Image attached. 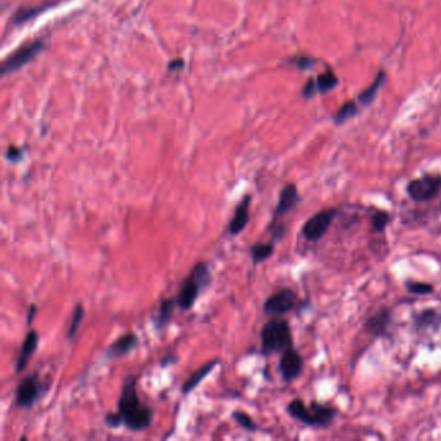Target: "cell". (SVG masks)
Segmentation results:
<instances>
[{"label": "cell", "instance_id": "cb8c5ba5", "mask_svg": "<svg viewBox=\"0 0 441 441\" xmlns=\"http://www.w3.org/2000/svg\"><path fill=\"white\" fill-rule=\"evenodd\" d=\"M405 289L411 295H430L435 291L433 283L414 280L407 281L405 282Z\"/></svg>", "mask_w": 441, "mask_h": 441}, {"label": "cell", "instance_id": "277c9868", "mask_svg": "<svg viewBox=\"0 0 441 441\" xmlns=\"http://www.w3.org/2000/svg\"><path fill=\"white\" fill-rule=\"evenodd\" d=\"M211 276L209 267L205 263H197L194 265L177 294V307L181 311H189L200 297V293L209 286Z\"/></svg>", "mask_w": 441, "mask_h": 441}, {"label": "cell", "instance_id": "f546056e", "mask_svg": "<svg viewBox=\"0 0 441 441\" xmlns=\"http://www.w3.org/2000/svg\"><path fill=\"white\" fill-rule=\"evenodd\" d=\"M271 229H272L273 241L281 240L285 236L286 231H288L286 225L282 224V223H280V224H272Z\"/></svg>", "mask_w": 441, "mask_h": 441}, {"label": "cell", "instance_id": "1f68e13d", "mask_svg": "<svg viewBox=\"0 0 441 441\" xmlns=\"http://www.w3.org/2000/svg\"><path fill=\"white\" fill-rule=\"evenodd\" d=\"M177 356L175 354H169V356H166V357H163V360L160 361V366L162 368H165V366H169L171 364H174V362H177Z\"/></svg>", "mask_w": 441, "mask_h": 441}, {"label": "cell", "instance_id": "4dcf8cb0", "mask_svg": "<svg viewBox=\"0 0 441 441\" xmlns=\"http://www.w3.org/2000/svg\"><path fill=\"white\" fill-rule=\"evenodd\" d=\"M21 155H23V153L17 148H9L8 153H7V158L11 162H18L21 160Z\"/></svg>", "mask_w": 441, "mask_h": 441}, {"label": "cell", "instance_id": "44dd1931", "mask_svg": "<svg viewBox=\"0 0 441 441\" xmlns=\"http://www.w3.org/2000/svg\"><path fill=\"white\" fill-rule=\"evenodd\" d=\"M314 79H316L319 94H328L330 91L337 89L338 83H339L337 75L330 69H328L326 72H321L320 75H317Z\"/></svg>", "mask_w": 441, "mask_h": 441}, {"label": "cell", "instance_id": "4fadbf2b", "mask_svg": "<svg viewBox=\"0 0 441 441\" xmlns=\"http://www.w3.org/2000/svg\"><path fill=\"white\" fill-rule=\"evenodd\" d=\"M251 200H253L251 196L246 194L241 200L240 203L237 205L236 210H234V217H233L231 223H229V233L232 236H238L248 226L250 219L249 210Z\"/></svg>", "mask_w": 441, "mask_h": 441}, {"label": "cell", "instance_id": "7a4b0ae2", "mask_svg": "<svg viewBox=\"0 0 441 441\" xmlns=\"http://www.w3.org/2000/svg\"><path fill=\"white\" fill-rule=\"evenodd\" d=\"M288 414L298 422L317 428H328L334 423L338 417L337 408H333L326 404H321L319 401H312L308 407L305 401L294 399L288 404Z\"/></svg>", "mask_w": 441, "mask_h": 441}, {"label": "cell", "instance_id": "ac0fdd59", "mask_svg": "<svg viewBox=\"0 0 441 441\" xmlns=\"http://www.w3.org/2000/svg\"><path fill=\"white\" fill-rule=\"evenodd\" d=\"M177 298H169V299L162 300L158 313L154 319V325L157 329H165L169 325V322L172 319L175 309H177Z\"/></svg>", "mask_w": 441, "mask_h": 441}, {"label": "cell", "instance_id": "9c48e42d", "mask_svg": "<svg viewBox=\"0 0 441 441\" xmlns=\"http://www.w3.org/2000/svg\"><path fill=\"white\" fill-rule=\"evenodd\" d=\"M392 311L387 307H383V308H379L377 312L370 314L369 317L365 320L364 328L371 337L381 339V338L390 337V330L392 328Z\"/></svg>", "mask_w": 441, "mask_h": 441}, {"label": "cell", "instance_id": "83f0119b", "mask_svg": "<svg viewBox=\"0 0 441 441\" xmlns=\"http://www.w3.org/2000/svg\"><path fill=\"white\" fill-rule=\"evenodd\" d=\"M104 422L109 428H120V426L123 425V418L120 416V411L109 413L105 416Z\"/></svg>", "mask_w": 441, "mask_h": 441}, {"label": "cell", "instance_id": "ba28073f", "mask_svg": "<svg viewBox=\"0 0 441 441\" xmlns=\"http://www.w3.org/2000/svg\"><path fill=\"white\" fill-rule=\"evenodd\" d=\"M303 369H305L303 356L298 352L294 347H290L285 352H282L279 370H280L281 377L286 383L297 381L298 378L302 376Z\"/></svg>", "mask_w": 441, "mask_h": 441}, {"label": "cell", "instance_id": "e0dca14e", "mask_svg": "<svg viewBox=\"0 0 441 441\" xmlns=\"http://www.w3.org/2000/svg\"><path fill=\"white\" fill-rule=\"evenodd\" d=\"M219 364H220V360L214 359V360L206 362L203 366H200V369L196 370L191 378L183 385V388H181L183 395H189L192 391H194L197 388V385H200V382L207 377Z\"/></svg>", "mask_w": 441, "mask_h": 441}, {"label": "cell", "instance_id": "d6986e66", "mask_svg": "<svg viewBox=\"0 0 441 441\" xmlns=\"http://www.w3.org/2000/svg\"><path fill=\"white\" fill-rule=\"evenodd\" d=\"M385 79H387V75L383 70L377 72L376 79L373 80V83L370 84L369 87L364 89L357 97V103L364 105V106H369L376 100L379 89H382V86L385 84Z\"/></svg>", "mask_w": 441, "mask_h": 441}, {"label": "cell", "instance_id": "3957f363", "mask_svg": "<svg viewBox=\"0 0 441 441\" xmlns=\"http://www.w3.org/2000/svg\"><path fill=\"white\" fill-rule=\"evenodd\" d=\"M262 352L264 354L285 352L293 347V334L289 321L280 317H273L265 322L260 331Z\"/></svg>", "mask_w": 441, "mask_h": 441}, {"label": "cell", "instance_id": "8992f818", "mask_svg": "<svg viewBox=\"0 0 441 441\" xmlns=\"http://www.w3.org/2000/svg\"><path fill=\"white\" fill-rule=\"evenodd\" d=\"M337 215L338 210L335 207L321 210L319 212H316L302 226L303 237L308 242H319L322 240L329 231Z\"/></svg>", "mask_w": 441, "mask_h": 441}, {"label": "cell", "instance_id": "7c38bea8", "mask_svg": "<svg viewBox=\"0 0 441 441\" xmlns=\"http://www.w3.org/2000/svg\"><path fill=\"white\" fill-rule=\"evenodd\" d=\"M300 200V196L298 192V186L294 183H289L282 188L279 197V203L274 209V220L279 217H285L286 214H289L291 210L294 209Z\"/></svg>", "mask_w": 441, "mask_h": 441}, {"label": "cell", "instance_id": "f1b7e54d", "mask_svg": "<svg viewBox=\"0 0 441 441\" xmlns=\"http://www.w3.org/2000/svg\"><path fill=\"white\" fill-rule=\"evenodd\" d=\"M317 92V86H316V79L311 78L305 83V89H303V97L305 98H312Z\"/></svg>", "mask_w": 441, "mask_h": 441}, {"label": "cell", "instance_id": "ffe728a7", "mask_svg": "<svg viewBox=\"0 0 441 441\" xmlns=\"http://www.w3.org/2000/svg\"><path fill=\"white\" fill-rule=\"evenodd\" d=\"M273 253H274L273 242H264V243L263 242H257L250 250L253 264H260L265 260H268L269 257H272Z\"/></svg>", "mask_w": 441, "mask_h": 441}, {"label": "cell", "instance_id": "7402d4cb", "mask_svg": "<svg viewBox=\"0 0 441 441\" xmlns=\"http://www.w3.org/2000/svg\"><path fill=\"white\" fill-rule=\"evenodd\" d=\"M359 113V106H357V101H347L345 104L340 106V109L335 113L334 115V123L337 126H342L345 124V122L352 120Z\"/></svg>", "mask_w": 441, "mask_h": 441}, {"label": "cell", "instance_id": "2e32d148", "mask_svg": "<svg viewBox=\"0 0 441 441\" xmlns=\"http://www.w3.org/2000/svg\"><path fill=\"white\" fill-rule=\"evenodd\" d=\"M413 326L419 331L437 330L441 326V313L436 308H426L413 319Z\"/></svg>", "mask_w": 441, "mask_h": 441}, {"label": "cell", "instance_id": "5bb4252c", "mask_svg": "<svg viewBox=\"0 0 441 441\" xmlns=\"http://www.w3.org/2000/svg\"><path fill=\"white\" fill-rule=\"evenodd\" d=\"M38 345H39V334L35 330H30L23 342L21 351L17 357V373L24 371L25 368L29 365V361L34 356V353L37 352Z\"/></svg>", "mask_w": 441, "mask_h": 441}, {"label": "cell", "instance_id": "d6a6232c", "mask_svg": "<svg viewBox=\"0 0 441 441\" xmlns=\"http://www.w3.org/2000/svg\"><path fill=\"white\" fill-rule=\"evenodd\" d=\"M35 313H37V305H30V308H29V313H27V326H32Z\"/></svg>", "mask_w": 441, "mask_h": 441}, {"label": "cell", "instance_id": "30bf717a", "mask_svg": "<svg viewBox=\"0 0 441 441\" xmlns=\"http://www.w3.org/2000/svg\"><path fill=\"white\" fill-rule=\"evenodd\" d=\"M43 385L38 376L32 374L25 378L18 385L16 391V405L20 408H32V405L39 400L41 396Z\"/></svg>", "mask_w": 441, "mask_h": 441}, {"label": "cell", "instance_id": "603a6c76", "mask_svg": "<svg viewBox=\"0 0 441 441\" xmlns=\"http://www.w3.org/2000/svg\"><path fill=\"white\" fill-rule=\"evenodd\" d=\"M391 222H392V215H391V212H388L385 210H377L370 219L371 229H373V232L376 233L385 232Z\"/></svg>", "mask_w": 441, "mask_h": 441}, {"label": "cell", "instance_id": "9a60e30c", "mask_svg": "<svg viewBox=\"0 0 441 441\" xmlns=\"http://www.w3.org/2000/svg\"><path fill=\"white\" fill-rule=\"evenodd\" d=\"M139 345V338L136 334H124L120 339H117L114 343L109 345L106 350V357L109 359H120L132 352Z\"/></svg>", "mask_w": 441, "mask_h": 441}, {"label": "cell", "instance_id": "5b68a950", "mask_svg": "<svg viewBox=\"0 0 441 441\" xmlns=\"http://www.w3.org/2000/svg\"><path fill=\"white\" fill-rule=\"evenodd\" d=\"M440 189V175H431V174H426L423 177L413 179L407 185V193L410 200L418 203L435 200L439 196Z\"/></svg>", "mask_w": 441, "mask_h": 441}, {"label": "cell", "instance_id": "d4e9b609", "mask_svg": "<svg viewBox=\"0 0 441 441\" xmlns=\"http://www.w3.org/2000/svg\"><path fill=\"white\" fill-rule=\"evenodd\" d=\"M83 319H84V305H82V303H78V305H75L74 311H72V322H70L69 331H68V338H69V339H74V338H75L78 330H79L80 324H82Z\"/></svg>", "mask_w": 441, "mask_h": 441}, {"label": "cell", "instance_id": "6da1fadb", "mask_svg": "<svg viewBox=\"0 0 441 441\" xmlns=\"http://www.w3.org/2000/svg\"><path fill=\"white\" fill-rule=\"evenodd\" d=\"M118 411L123 418V425L131 431L139 433L152 425L154 414L139 397L136 376L124 378L118 401Z\"/></svg>", "mask_w": 441, "mask_h": 441}, {"label": "cell", "instance_id": "4316f807", "mask_svg": "<svg viewBox=\"0 0 441 441\" xmlns=\"http://www.w3.org/2000/svg\"><path fill=\"white\" fill-rule=\"evenodd\" d=\"M291 63L295 65L297 68H299L300 70H308L309 68H312L313 65H314L316 60L312 58V57L298 56L294 57V58L291 60Z\"/></svg>", "mask_w": 441, "mask_h": 441}, {"label": "cell", "instance_id": "52a82bcc", "mask_svg": "<svg viewBox=\"0 0 441 441\" xmlns=\"http://www.w3.org/2000/svg\"><path fill=\"white\" fill-rule=\"evenodd\" d=\"M299 305V298L297 293L290 288H283L277 293L272 294L265 300L263 309L268 316L281 317L286 313L291 312Z\"/></svg>", "mask_w": 441, "mask_h": 441}, {"label": "cell", "instance_id": "8fae6325", "mask_svg": "<svg viewBox=\"0 0 441 441\" xmlns=\"http://www.w3.org/2000/svg\"><path fill=\"white\" fill-rule=\"evenodd\" d=\"M41 49H43L41 41H35V43H32L29 46H25L23 49H18L13 56L9 57L8 60L3 64L1 72L9 74V72H16L20 68L29 64Z\"/></svg>", "mask_w": 441, "mask_h": 441}, {"label": "cell", "instance_id": "484cf974", "mask_svg": "<svg viewBox=\"0 0 441 441\" xmlns=\"http://www.w3.org/2000/svg\"><path fill=\"white\" fill-rule=\"evenodd\" d=\"M232 418L237 422V425L241 426L243 430L250 431V433H255L257 430V426L254 419L245 411L241 410H234L232 413Z\"/></svg>", "mask_w": 441, "mask_h": 441}]
</instances>
